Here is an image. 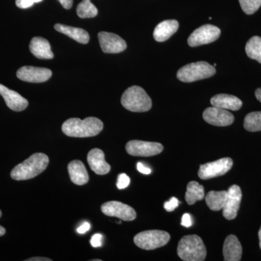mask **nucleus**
<instances>
[{
	"instance_id": "nucleus-22",
	"label": "nucleus",
	"mask_w": 261,
	"mask_h": 261,
	"mask_svg": "<svg viewBox=\"0 0 261 261\" xmlns=\"http://www.w3.org/2000/svg\"><path fill=\"white\" fill-rule=\"evenodd\" d=\"M55 29L58 32H61L65 35L68 36L71 39H74L77 42L81 44H87L89 41V35L87 31L75 27H68L63 24H56Z\"/></svg>"
},
{
	"instance_id": "nucleus-8",
	"label": "nucleus",
	"mask_w": 261,
	"mask_h": 261,
	"mask_svg": "<svg viewBox=\"0 0 261 261\" xmlns=\"http://www.w3.org/2000/svg\"><path fill=\"white\" fill-rule=\"evenodd\" d=\"M221 30L214 25H204L196 29L188 38V44L192 47L210 44L219 39Z\"/></svg>"
},
{
	"instance_id": "nucleus-24",
	"label": "nucleus",
	"mask_w": 261,
	"mask_h": 261,
	"mask_svg": "<svg viewBox=\"0 0 261 261\" xmlns=\"http://www.w3.org/2000/svg\"><path fill=\"white\" fill-rule=\"evenodd\" d=\"M204 197H205L204 187L198 182L192 181L187 185L185 199L188 205H194L197 201L203 200Z\"/></svg>"
},
{
	"instance_id": "nucleus-5",
	"label": "nucleus",
	"mask_w": 261,
	"mask_h": 261,
	"mask_svg": "<svg viewBox=\"0 0 261 261\" xmlns=\"http://www.w3.org/2000/svg\"><path fill=\"white\" fill-rule=\"evenodd\" d=\"M214 66L207 62L201 61L190 63L180 68L177 72L178 80L185 83L210 78L216 73Z\"/></svg>"
},
{
	"instance_id": "nucleus-13",
	"label": "nucleus",
	"mask_w": 261,
	"mask_h": 261,
	"mask_svg": "<svg viewBox=\"0 0 261 261\" xmlns=\"http://www.w3.org/2000/svg\"><path fill=\"white\" fill-rule=\"evenodd\" d=\"M202 117L209 124L216 126H230L234 121V117L227 110L216 107L207 108Z\"/></svg>"
},
{
	"instance_id": "nucleus-25",
	"label": "nucleus",
	"mask_w": 261,
	"mask_h": 261,
	"mask_svg": "<svg viewBox=\"0 0 261 261\" xmlns=\"http://www.w3.org/2000/svg\"><path fill=\"white\" fill-rule=\"evenodd\" d=\"M247 56L261 63V37L255 36L252 37L245 46Z\"/></svg>"
},
{
	"instance_id": "nucleus-4",
	"label": "nucleus",
	"mask_w": 261,
	"mask_h": 261,
	"mask_svg": "<svg viewBox=\"0 0 261 261\" xmlns=\"http://www.w3.org/2000/svg\"><path fill=\"white\" fill-rule=\"evenodd\" d=\"M121 104L128 111L135 113L149 111L152 108V99L142 87L133 86L123 92Z\"/></svg>"
},
{
	"instance_id": "nucleus-36",
	"label": "nucleus",
	"mask_w": 261,
	"mask_h": 261,
	"mask_svg": "<svg viewBox=\"0 0 261 261\" xmlns=\"http://www.w3.org/2000/svg\"><path fill=\"white\" fill-rule=\"evenodd\" d=\"M65 9L69 10L73 5V0H58Z\"/></svg>"
},
{
	"instance_id": "nucleus-31",
	"label": "nucleus",
	"mask_w": 261,
	"mask_h": 261,
	"mask_svg": "<svg viewBox=\"0 0 261 261\" xmlns=\"http://www.w3.org/2000/svg\"><path fill=\"white\" fill-rule=\"evenodd\" d=\"M179 205V201L176 197H172L171 200L167 201L164 203V208L168 212H171L173 211Z\"/></svg>"
},
{
	"instance_id": "nucleus-11",
	"label": "nucleus",
	"mask_w": 261,
	"mask_h": 261,
	"mask_svg": "<svg viewBox=\"0 0 261 261\" xmlns=\"http://www.w3.org/2000/svg\"><path fill=\"white\" fill-rule=\"evenodd\" d=\"M98 39L103 53L116 54L126 49L127 44L123 39L113 33L102 32L98 34Z\"/></svg>"
},
{
	"instance_id": "nucleus-34",
	"label": "nucleus",
	"mask_w": 261,
	"mask_h": 261,
	"mask_svg": "<svg viewBox=\"0 0 261 261\" xmlns=\"http://www.w3.org/2000/svg\"><path fill=\"white\" fill-rule=\"evenodd\" d=\"M137 170H138L140 173L146 175H148L149 173L152 172V171H151L150 168L146 167V166H144L142 163H137Z\"/></svg>"
},
{
	"instance_id": "nucleus-18",
	"label": "nucleus",
	"mask_w": 261,
	"mask_h": 261,
	"mask_svg": "<svg viewBox=\"0 0 261 261\" xmlns=\"http://www.w3.org/2000/svg\"><path fill=\"white\" fill-rule=\"evenodd\" d=\"M70 180L76 185H86L88 183L89 177L83 163L79 160L71 161L68 166Z\"/></svg>"
},
{
	"instance_id": "nucleus-17",
	"label": "nucleus",
	"mask_w": 261,
	"mask_h": 261,
	"mask_svg": "<svg viewBox=\"0 0 261 261\" xmlns=\"http://www.w3.org/2000/svg\"><path fill=\"white\" fill-rule=\"evenodd\" d=\"M225 261H240L243 255V247L238 238L231 234L225 240L223 247Z\"/></svg>"
},
{
	"instance_id": "nucleus-27",
	"label": "nucleus",
	"mask_w": 261,
	"mask_h": 261,
	"mask_svg": "<svg viewBox=\"0 0 261 261\" xmlns=\"http://www.w3.org/2000/svg\"><path fill=\"white\" fill-rule=\"evenodd\" d=\"M76 13L81 18H94L97 16L98 10L90 0H83L77 6Z\"/></svg>"
},
{
	"instance_id": "nucleus-30",
	"label": "nucleus",
	"mask_w": 261,
	"mask_h": 261,
	"mask_svg": "<svg viewBox=\"0 0 261 261\" xmlns=\"http://www.w3.org/2000/svg\"><path fill=\"white\" fill-rule=\"evenodd\" d=\"M43 0H16L15 4L19 8L21 9H27V8H31L35 3H40Z\"/></svg>"
},
{
	"instance_id": "nucleus-28",
	"label": "nucleus",
	"mask_w": 261,
	"mask_h": 261,
	"mask_svg": "<svg viewBox=\"0 0 261 261\" xmlns=\"http://www.w3.org/2000/svg\"><path fill=\"white\" fill-rule=\"evenodd\" d=\"M244 13L247 15L255 13L261 6V0H239Z\"/></svg>"
},
{
	"instance_id": "nucleus-33",
	"label": "nucleus",
	"mask_w": 261,
	"mask_h": 261,
	"mask_svg": "<svg viewBox=\"0 0 261 261\" xmlns=\"http://www.w3.org/2000/svg\"><path fill=\"white\" fill-rule=\"evenodd\" d=\"M181 225L185 227L190 228L192 226V217L189 214H185L183 215L181 219Z\"/></svg>"
},
{
	"instance_id": "nucleus-35",
	"label": "nucleus",
	"mask_w": 261,
	"mask_h": 261,
	"mask_svg": "<svg viewBox=\"0 0 261 261\" xmlns=\"http://www.w3.org/2000/svg\"><path fill=\"white\" fill-rule=\"evenodd\" d=\"M90 224H89L88 222L84 223V224H82V226H80L78 228H77V231L78 233H85L87 231H88L89 229H90Z\"/></svg>"
},
{
	"instance_id": "nucleus-38",
	"label": "nucleus",
	"mask_w": 261,
	"mask_h": 261,
	"mask_svg": "<svg viewBox=\"0 0 261 261\" xmlns=\"http://www.w3.org/2000/svg\"><path fill=\"white\" fill-rule=\"evenodd\" d=\"M255 97H256L257 100L261 102V88L257 89L255 91Z\"/></svg>"
},
{
	"instance_id": "nucleus-26",
	"label": "nucleus",
	"mask_w": 261,
	"mask_h": 261,
	"mask_svg": "<svg viewBox=\"0 0 261 261\" xmlns=\"http://www.w3.org/2000/svg\"><path fill=\"white\" fill-rule=\"evenodd\" d=\"M244 128L248 132L261 130V111L248 113L244 121Z\"/></svg>"
},
{
	"instance_id": "nucleus-41",
	"label": "nucleus",
	"mask_w": 261,
	"mask_h": 261,
	"mask_svg": "<svg viewBox=\"0 0 261 261\" xmlns=\"http://www.w3.org/2000/svg\"><path fill=\"white\" fill-rule=\"evenodd\" d=\"M92 261H101V260H99V259H96V260H92Z\"/></svg>"
},
{
	"instance_id": "nucleus-2",
	"label": "nucleus",
	"mask_w": 261,
	"mask_h": 261,
	"mask_svg": "<svg viewBox=\"0 0 261 261\" xmlns=\"http://www.w3.org/2000/svg\"><path fill=\"white\" fill-rule=\"evenodd\" d=\"M49 158L42 152L33 154L23 162L19 163L10 173V176L16 181L32 179L42 173L47 168Z\"/></svg>"
},
{
	"instance_id": "nucleus-15",
	"label": "nucleus",
	"mask_w": 261,
	"mask_h": 261,
	"mask_svg": "<svg viewBox=\"0 0 261 261\" xmlns=\"http://www.w3.org/2000/svg\"><path fill=\"white\" fill-rule=\"evenodd\" d=\"M0 95L3 96L7 106L12 111L20 112L28 107L29 102L27 99L22 97L18 92L8 89L1 84H0Z\"/></svg>"
},
{
	"instance_id": "nucleus-20",
	"label": "nucleus",
	"mask_w": 261,
	"mask_h": 261,
	"mask_svg": "<svg viewBox=\"0 0 261 261\" xmlns=\"http://www.w3.org/2000/svg\"><path fill=\"white\" fill-rule=\"evenodd\" d=\"M31 53L39 59H53L54 55L51 50L50 44L42 37H34L31 41Z\"/></svg>"
},
{
	"instance_id": "nucleus-40",
	"label": "nucleus",
	"mask_w": 261,
	"mask_h": 261,
	"mask_svg": "<svg viewBox=\"0 0 261 261\" xmlns=\"http://www.w3.org/2000/svg\"><path fill=\"white\" fill-rule=\"evenodd\" d=\"M258 237H259V240H260V241H259V244H260V248L261 250V226L260 228V230H259V231H258Z\"/></svg>"
},
{
	"instance_id": "nucleus-42",
	"label": "nucleus",
	"mask_w": 261,
	"mask_h": 261,
	"mask_svg": "<svg viewBox=\"0 0 261 261\" xmlns=\"http://www.w3.org/2000/svg\"><path fill=\"white\" fill-rule=\"evenodd\" d=\"M1 216H2V211H0V218H1Z\"/></svg>"
},
{
	"instance_id": "nucleus-10",
	"label": "nucleus",
	"mask_w": 261,
	"mask_h": 261,
	"mask_svg": "<svg viewBox=\"0 0 261 261\" xmlns=\"http://www.w3.org/2000/svg\"><path fill=\"white\" fill-rule=\"evenodd\" d=\"M101 211L106 216L118 218L123 221H132L137 218L135 209L118 201H110L102 204Z\"/></svg>"
},
{
	"instance_id": "nucleus-7",
	"label": "nucleus",
	"mask_w": 261,
	"mask_h": 261,
	"mask_svg": "<svg viewBox=\"0 0 261 261\" xmlns=\"http://www.w3.org/2000/svg\"><path fill=\"white\" fill-rule=\"evenodd\" d=\"M233 166L232 159L224 158L214 162L201 165L198 171V176L201 179H210L218 176H224Z\"/></svg>"
},
{
	"instance_id": "nucleus-1",
	"label": "nucleus",
	"mask_w": 261,
	"mask_h": 261,
	"mask_svg": "<svg viewBox=\"0 0 261 261\" xmlns=\"http://www.w3.org/2000/svg\"><path fill=\"white\" fill-rule=\"evenodd\" d=\"M103 126L102 121L94 117H88L84 120L72 118L63 123L62 130L68 137L85 138L99 135Z\"/></svg>"
},
{
	"instance_id": "nucleus-19",
	"label": "nucleus",
	"mask_w": 261,
	"mask_h": 261,
	"mask_svg": "<svg viewBox=\"0 0 261 261\" xmlns=\"http://www.w3.org/2000/svg\"><path fill=\"white\" fill-rule=\"evenodd\" d=\"M211 103L214 107L233 111H239L243 106V102L238 97L226 94L215 95L211 98Z\"/></svg>"
},
{
	"instance_id": "nucleus-9",
	"label": "nucleus",
	"mask_w": 261,
	"mask_h": 261,
	"mask_svg": "<svg viewBox=\"0 0 261 261\" xmlns=\"http://www.w3.org/2000/svg\"><path fill=\"white\" fill-rule=\"evenodd\" d=\"M126 150L130 155L137 157H151L163 152V146L159 142L132 140L127 142Z\"/></svg>"
},
{
	"instance_id": "nucleus-6",
	"label": "nucleus",
	"mask_w": 261,
	"mask_h": 261,
	"mask_svg": "<svg viewBox=\"0 0 261 261\" xmlns=\"http://www.w3.org/2000/svg\"><path fill=\"white\" fill-rule=\"evenodd\" d=\"M171 236L161 230H147L137 233L134 242L137 247L145 250H152L165 246L169 242Z\"/></svg>"
},
{
	"instance_id": "nucleus-23",
	"label": "nucleus",
	"mask_w": 261,
	"mask_h": 261,
	"mask_svg": "<svg viewBox=\"0 0 261 261\" xmlns=\"http://www.w3.org/2000/svg\"><path fill=\"white\" fill-rule=\"evenodd\" d=\"M227 198V191H211L205 197L206 203L211 211L223 210Z\"/></svg>"
},
{
	"instance_id": "nucleus-21",
	"label": "nucleus",
	"mask_w": 261,
	"mask_h": 261,
	"mask_svg": "<svg viewBox=\"0 0 261 261\" xmlns=\"http://www.w3.org/2000/svg\"><path fill=\"white\" fill-rule=\"evenodd\" d=\"M178 22L176 20H167L161 22L154 29V39L159 42H163L168 40L173 34L177 32Z\"/></svg>"
},
{
	"instance_id": "nucleus-14",
	"label": "nucleus",
	"mask_w": 261,
	"mask_h": 261,
	"mask_svg": "<svg viewBox=\"0 0 261 261\" xmlns=\"http://www.w3.org/2000/svg\"><path fill=\"white\" fill-rule=\"evenodd\" d=\"M53 73L45 68L23 66L17 71V77L23 82L31 83H42L50 79Z\"/></svg>"
},
{
	"instance_id": "nucleus-12",
	"label": "nucleus",
	"mask_w": 261,
	"mask_h": 261,
	"mask_svg": "<svg viewBox=\"0 0 261 261\" xmlns=\"http://www.w3.org/2000/svg\"><path fill=\"white\" fill-rule=\"evenodd\" d=\"M243 193L238 185H232L227 190V198L223 208V216L227 220H233L238 216Z\"/></svg>"
},
{
	"instance_id": "nucleus-37",
	"label": "nucleus",
	"mask_w": 261,
	"mask_h": 261,
	"mask_svg": "<svg viewBox=\"0 0 261 261\" xmlns=\"http://www.w3.org/2000/svg\"><path fill=\"white\" fill-rule=\"evenodd\" d=\"M25 261H51V259L44 257H34L27 259Z\"/></svg>"
},
{
	"instance_id": "nucleus-29",
	"label": "nucleus",
	"mask_w": 261,
	"mask_h": 261,
	"mask_svg": "<svg viewBox=\"0 0 261 261\" xmlns=\"http://www.w3.org/2000/svg\"><path fill=\"white\" fill-rule=\"evenodd\" d=\"M130 178L125 173H121L118 176L117 181V187L119 190H123L129 185Z\"/></svg>"
},
{
	"instance_id": "nucleus-32",
	"label": "nucleus",
	"mask_w": 261,
	"mask_h": 261,
	"mask_svg": "<svg viewBox=\"0 0 261 261\" xmlns=\"http://www.w3.org/2000/svg\"><path fill=\"white\" fill-rule=\"evenodd\" d=\"M103 237L100 233H95L90 243L92 247H98L102 245Z\"/></svg>"
},
{
	"instance_id": "nucleus-16",
	"label": "nucleus",
	"mask_w": 261,
	"mask_h": 261,
	"mask_svg": "<svg viewBox=\"0 0 261 261\" xmlns=\"http://www.w3.org/2000/svg\"><path fill=\"white\" fill-rule=\"evenodd\" d=\"M87 161L91 169L97 175H106L111 171V167L105 159L102 149L94 148L89 151Z\"/></svg>"
},
{
	"instance_id": "nucleus-3",
	"label": "nucleus",
	"mask_w": 261,
	"mask_h": 261,
	"mask_svg": "<svg viewBox=\"0 0 261 261\" xmlns=\"http://www.w3.org/2000/svg\"><path fill=\"white\" fill-rule=\"evenodd\" d=\"M177 253L178 257L185 261H202L205 260L207 250L200 237L187 235L180 240Z\"/></svg>"
},
{
	"instance_id": "nucleus-39",
	"label": "nucleus",
	"mask_w": 261,
	"mask_h": 261,
	"mask_svg": "<svg viewBox=\"0 0 261 261\" xmlns=\"http://www.w3.org/2000/svg\"><path fill=\"white\" fill-rule=\"evenodd\" d=\"M5 233H6V230H5V228L3 227V226H0V237L5 235Z\"/></svg>"
}]
</instances>
